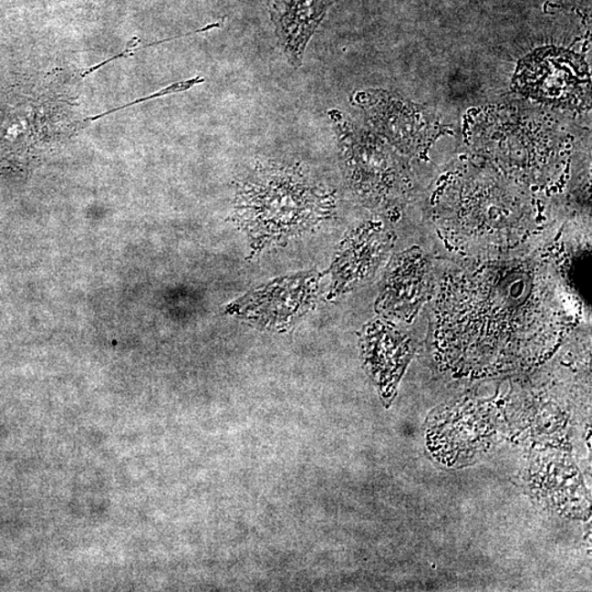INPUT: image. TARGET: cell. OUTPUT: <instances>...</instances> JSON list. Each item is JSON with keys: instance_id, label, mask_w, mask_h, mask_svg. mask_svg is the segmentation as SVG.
Here are the masks:
<instances>
[{"instance_id": "cell-1", "label": "cell", "mask_w": 592, "mask_h": 592, "mask_svg": "<svg viewBox=\"0 0 592 592\" xmlns=\"http://www.w3.org/2000/svg\"><path fill=\"white\" fill-rule=\"evenodd\" d=\"M432 296L438 351L460 371L528 365L573 325L570 292L561 276L529 253L473 259L444 274Z\"/></svg>"}, {"instance_id": "cell-2", "label": "cell", "mask_w": 592, "mask_h": 592, "mask_svg": "<svg viewBox=\"0 0 592 592\" xmlns=\"http://www.w3.org/2000/svg\"><path fill=\"white\" fill-rule=\"evenodd\" d=\"M434 235L455 257L487 259L523 254L537 233L528 197L497 177L461 178L438 201ZM541 236L542 234H540Z\"/></svg>"}, {"instance_id": "cell-3", "label": "cell", "mask_w": 592, "mask_h": 592, "mask_svg": "<svg viewBox=\"0 0 592 592\" xmlns=\"http://www.w3.org/2000/svg\"><path fill=\"white\" fill-rule=\"evenodd\" d=\"M335 209V192L304 168L268 161L237 184L233 216L254 254L314 231Z\"/></svg>"}, {"instance_id": "cell-4", "label": "cell", "mask_w": 592, "mask_h": 592, "mask_svg": "<svg viewBox=\"0 0 592 592\" xmlns=\"http://www.w3.org/2000/svg\"><path fill=\"white\" fill-rule=\"evenodd\" d=\"M350 186L366 203L389 205L404 193L398 161L366 133L357 131L337 111L330 112Z\"/></svg>"}, {"instance_id": "cell-5", "label": "cell", "mask_w": 592, "mask_h": 592, "mask_svg": "<svg viewBox=\"0 0 592 592\" xmlns=\"http://www.w3.org/2000/svg\"><path fill=\"white\" fill-rule=\"evenodd\" d=\"M320 275L311 271L271 281L238 298L227 312L265 328H289L313 307Z\"/></svg>"}, {"instance_id": "cell-6", "label": "cell", "mask_w": 592, "mask_h": 592, "mask_svg": "<svg viewBox=\"0 0 592 592\" xmlns=\"http://www.w3.org/2000/svg\"><path fill=\"white\" fill-rule=\"evenodd\" d=\"M394 237V233L379 222H367L348 234L331 265L330 296L370 280L393 248Z\"/></svg>"}, {"instance_id": "cell-7", "label": "cell", "mask_w": 592, "mask_h": 592, "mask_svg": "<svg viewBox=\"0 0 592 592\" xmlns=\"http://www.w3.org/2000/svg\"><path fill=\"white\" fill-rule=\"evenodd\" d=\"M433 289L431 262L422 252L410 249L390 263L377 306L388 317L409 320L431 297Z\"/></svg>"}, {"instance_id": "cell-8", "label": "cell", "mask_w": 592, "mask_h": 592, "mask_svg": "<svg viewBox=\"0 0 592 592\" xmlns=\"http://www.w3.org/2000/svg\"><path fill=\"white\" fill-rule=\"evenodd\" d=\"M579 62L570 53L559 50L535 53L525 62L524 78L526 88L537 99L569 103L581 91Z\"/></svg>"}, {"instance_id": "cell-9", "label": "cell", "mask_w": 592, "mask_h": 592, "mask_svg": "<svg viewBox=\"0 0 592 592\" xmlns=\"http://www.w3.org/2000/svg\"><path fill=\"white\" fill-rule=\"evenodd\" d=\"M330 6L327 0H291L278 26V36L293 67L302 64L304 52Z\"/></svg>"}, {"instance_id": "cell-10", "label": "cell", "mask_w": 592, "mask_h": 592, "mask_svg": "<svg viewBox=\"0 0 592 592\" xmlns=\"http://www.w3.org/2000/svg\"><path fill=\"white\" fill-rule=\"evenodd\" d=\"M203 81H204L203 78H193V79H190V80H186V81H181V83L172 84L171 86L167 87V88L160 90L159 92H156V94H154V95H151V96H149V97H146V98H142V99L135 100V101H133L131 103H128V105H124L122 107L113 109V110L99 114V116L85 119L84 122H86V121H96V120H98V119L108 116V114L119 111V110H122V109H124V108L131 107L133 105H138V103H140V102H143V101H148L150 99H154V98H157V97H161V96H165V95L173 94V92H181V91L188 90V89L192 88V87H193L194 85L203 83Z\"/></svg>"}]
</instances>
